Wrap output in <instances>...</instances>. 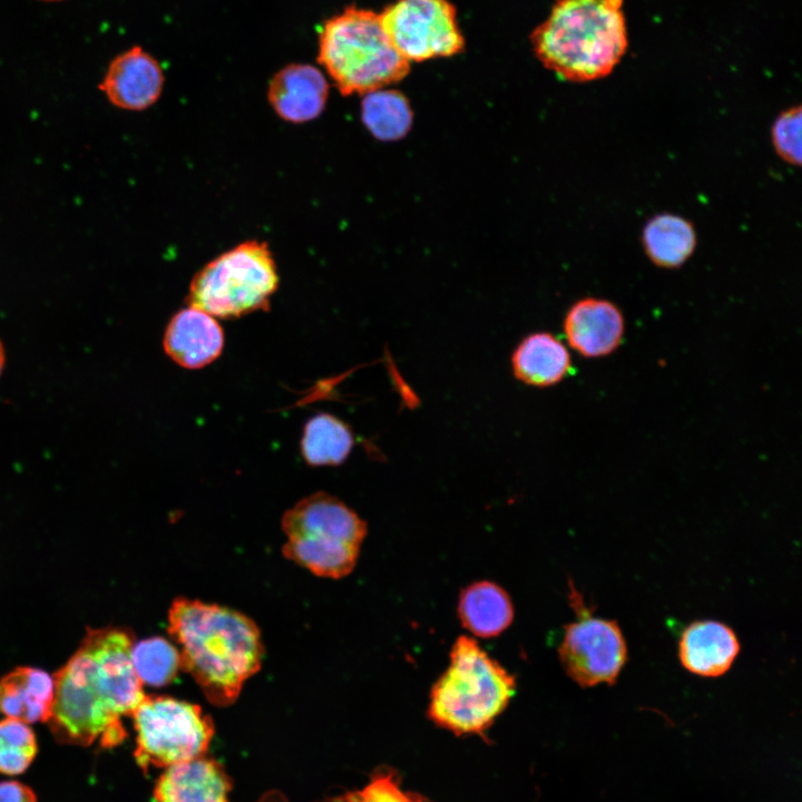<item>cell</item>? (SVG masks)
<instances>
[{"label": "cell", "instance_id": "30bf717a", "mask_svg": "<svg viewBox=\"0 0 802 802\" xmlns=\"http://www.w3.org/2000/svg\"><path fill=\"white\" fill-rule=\"evenodd\" d=\"M380 19L407 61L450 57L464 47L456 9L448 0H394Z\"/></svg>", "mask_w": 802, "mask_h": 802}, {"label": "cell", "instance_id": "4fadbf2b", "mask_svg": "<svg viewBox=\"0 0 802 802\" xmlns=\"http://www.w3.org/2000/svg\"><path fill=\"white\" fill-rule=\"evenodd\" d=\"M329 84L321 70L309 63H290L268 84V102L285 121L301 124L319 117L326 105Z\"/></svg>", "mask_w": 802, "mask_h": 802}, {"label": "cell", "instance_id": "484cf974", "mask_svg": "<svg viewBox=\"0 0 802 802\" xmlns=\"http://www.w3.org/2000/svg\"><path fill=\"white\" fill-rule=\"evenodd\" d=\"M346 802H429L419 794L404 791L392 772H380L361 790L349 793Z\"/></svg>", "mask_w": 802, "mask_h": 802}, {"label": "cell", "instance_id": "52a82bcc", "mask_svg": "<svg viewBox=\"0 0 802 802\" xmlns=\"http://www.w3.org/2000/svg\"><path fill=\"white\" fill-rule=\"evenodd\" d=\"M278 273L266 242L246 241L208 262L193 277L186 301L218 319L266 311L278 287Z\"/></svg>", "mask_w": 802, "mask_h": 802}, {"label": "cell", "instance_id": "7a4b0ae2", "mask_svg": "<svg viewBox=\"0 0 802 802\" xmlns=\"http://www.w3.org/2000/svg\"><path fill=\"white\" fill-rule=\"evenodd\" d=\"M169 636L180 669L216 706L233 704L244 683L260 671L264 647L256 624L246 615L216 604L176 598L168 612Z\"/></svg>", "mask_w": 802, "mask_h": 802}, {"label": "cell", "instance_id": "277c9868", "mask_svg": "<svg viewBox=\"0 0 802 802\" xmlns=\"http://www.w3.org/2000/svg\"><path fill=\"white\" fill-rule=\"evenodd\" d=\"M516 688L515 676L475 639L460 636L448 668L431 688L428 716L457 735L481 734L506 710Z\"/></svg>", "mask_w": 802, "mask_h": 802}, {"label": "cell", "instance_id": "44dd1931", "mask_svg": "<svg viewBox=\"0 0 802 802\" xmlns=\"http://www.w3.org/2000/svg\"><path fill=\"white\" fill-rule=\"evenodd\" d=\"M353 446L352 429L333 414H315L304 424L301 453L310 466H339L346 460Z\"/></svg>", "mask_w": 802, "mask_h": 802}, {"label": "cell", "instance_id": "ffe728a7", "mask_svg": "<svg viewBox=\"0 0 802 802\" xmlns=\"http://www.w3.org/2000/svg\"><path fill=\"white\" fill-rule=\"evenodd\" d=\"M640 241L646 256L654 265L678 268L693 255L697 234L687 218L678 214L659 213L644 224Z\"/></svg>", "mask_w": 802, "mask_h": 802}, {"label": "cell", "instance_id": "603a6c76", "mask_svg": "<svg viewBox=\"0 0 802 802\" xmlns=\"http://www.w3.org/2000/svg\"><path fill=\"white\" fill-rule=\"evenodd\" d=\"M131 661L141 683L150 686L158 687L172 683L180 671L176 646L163 637H150L134 643Z\"/></svg>", "mask_w": 802, "mask_h": 802}, {"label": "cell", "instance_id": "ba28073f", "mask_svg": "<svg viewBox=\"0 0 802 802\" xmlns=\"http://www.w3.org/2000/svg\"><path fill=\"white\" fill-rule=\"evenodd\" d=\"M130 717L134 756L145 772L204 755L214 735L213 720L198 705L170 696L145 695Z\"/></svg>", "mask_w": 802, "mask_h": 802}, {"label": "cell", "instance_id": "e0dca14e", "mask_svg": "<svg viewBox=\"0 0 802 802\" xmlns=\"http://www.w3.org/2000/svg\"><path fill=\"white\" fill-rule=\"evenodd\" d=\"M514 375L520 382L546 388L563 381L571 370L566 345L549 332H536L524 338L511 354Z\"/></svg>", "mask_w": 802, "mask_h": 802}, {"label": "cell", "instance_id": "9a60e30c", "mask_svg": "<svg viewBox=\"0 0 802 802\" xmlns=\"http://www.w3.org/2000/svg\"><path fill=\"white\" fill-rule=\"evenodd\" d=\"M232 783L222 764L199 755L164 771L154 788L156 802H228Z\"/></svg>", "mask_w": 802, "mask_h": 802}, {"label": "cell", "instance_id": "d4e9b609", "mask_svg": "<svg viewBox=\"0 0 802 802\" xmlns=\"http://www.w3.org/2000/svg\"><path fill=\"white\" fill-rule=\"evenodd\" d=\"M800 106L781 111L771 126V141L776 155L785 163L800 166L802 160Z\"/></svg>", "mask_w": 802, "mask_h": 802}, {"label": "cell", "instance_id": "5bb4252c", "mask_svg": "<svg viewBox=\"0 0 802 802\" xmlns=\"http://www.w3.org/2000/svg\"><path fill=\"white\" fill-rule=\"evenodd\" d=\"M163 346L176 364L186 369H200L221 355L224 332L214 316L188 306L175 313L168 322Z\"/></svg>", "mask_w": 802, "mask_h": 802}, {"label": "cell", "instance_id": "8992f818", "mask_svg": "<svg viewBox=\"0 0 802 802\" xmlns=\"http://www.w3.org/2000/svg\"><path fill=\"white\" fill-rule=\"evenodd\" d=\"M283 555L316 576L342 578L355 567L365 521L340 499L317 491L287 509Z\"/></svg>", "mask_w": 802, "mask_h": 802}, {"label": "cell", "instance_id": "7402d4cb", "mask_svg": "<svg viewBox=\"0 0 802 802\" xmlns=\"http://www.w3.org/2000/svg\"><path fill=\"white\" fill-rule=\"evenodd\" d=\"M361 117L374 137L387 141L402 138L412 124V110L405 96L382 88L365 94Z\"/></svg>", "mask_w": 802, "mask_h": 802}, {"label": "cell", "instance_id": "3957f363", "mask_svg": "<svg viewBox=\"0 0 802 802\" xmlns=\"http://www.w3.org/2000/svg\"><path fill=\"white\" fill-rule=\"evenodd\" d=\"M531 43L542 65L566 80L603 78L627 49L623 0H556Z\"/></svg>", "mask_w": 802, "mask_h": 802}, {"label": "cell", "instance_id": "ac0fdd59", "mask_svg": "<svg viewBox=\"0 0 802 802\" xmlns=\"http://www.w3.org/2000/svg\"><path fill=\"white\" fill-rule=\"evenodd\" d=\"M53 694V678L48 673L18 667L0 679V712L25 723L47 722Z\"/></svg>", "mask_w": 802, "mask_h": 802}, {"label": "cell", "instance_id": "83f0119b", "mask_svg": "<svg viewBox=\"0 0 802 802\" xmlns=\"http://www.w3.org/2000/svg\"><path fill=\"white\" fill-rule=\"evenodd\" d=\"M6 364V351L2 341L0 340V375Z\"/></svg>", "mask_w": 802, "mask_h": 802}, {"label": "cell", "instance_id": "8fae6325", "mask_svg": "<svg viewBox=\"0 0 802 802\" xmlns=\"http://www.w3.org/2000/svg\"><path fill=\"white\" fill-rule=\"evenodd\" d=\"M164 82L158 60L135 46L111 60L99 89L114 106L138 111L158 100Z\"/></svg>", "mask_w": 802, "mask_h": 802}, {"label": "cell", "instance_id": "cb8c5ba5", "mask_svg": "<svg viewBox=\"0 0 802 802\" xmlns=\"http://www.w3.org/2000/svg\"><path fill=\"white\" fill-rule=\"evenodd\" d=\"M37 740L27 723L7 717L0 721V773L25 772L37 754Z\"/></svg>", "mask_w": 802, "mask_h": 802}, {"label": "cell", "instance_id": "4316f807", "mask_svg": "<svg viewBox=\"0 0 802 802\" xmlns=\"http://www.w3.org/2000/svg\"><path fill=\"white\" fill-rule=\"evenodd\" d=\"M0 802H37L35 792L18 781L0 782Z\"/></svg>", "mask_w": 802, "mask_h": 802}, {"label": "cell", "instance_id": "d6986e66", "mask_svg": "<svg viewBox=\"0 0 802 802\" xmlns=\"http://www.w3.org/2000/svg\"><path fill=\"white\" fill-rule=\"evenodd\" d=\"M462 626L476 636L490 638L503 633L512 623L514 605L499 585L480 580L462 589L458 602Z\"/></svg>", "mask_w": 802, "mask_h": 802}, {"label": "cell", "instance_id": "7c38bea8", "mask_svg": "<svg viewBox=\"0 0 802 802\" xmlns=\"http://www.w3.org/2000/svg\"><path fill=\"white\" fill-rule=\"evenodd\" d=\"M568 344L584 358H602L622 344L625 319L620 309L600 297H584L575 302L564 319Z\"/></svg>", "mask_w": 802, "mask_h": 802}, {"label": "cell", "instance_id": "2e32d148", "mask_svg": "<svg viewBox=\"0 0 802 802\" xmlns=\"http://www.w3.org/2000/svg\"><path fill=\"white\" fill-rule=\"evenodd\" d=\"M740 653L734 630L724 623L705 619L691 623L681 634L678 657L688 672L703 677L725 674Z\"/></svg>", "mask_w": 802, "mask_h": 802}, {"label": "cell", "instance_id": "5b68a950", "mask_svg": "<svg viewBox=\"0 0 802 802\" xmlns=\"http://www.w3.org/2000/svg\"><path fill=\"white\" fill-rule=\"evenodd\" d=\"M317 61L344 96L394 84L410 68L388 37L380 14L356 7L344 9L322 25Z\"/></svg>", "mask_w": 802, "mask_h": 802}, {"label": "cell", "instance_id": "6da1fadb", "mask_svg": "<svg viewBox=\"0 0 802 802\" xmlns=\"http://www.w3.org/2000/svg\"><path fill=\"white\" fill-rule=\"evenodd\" d=\"M133 633L126 628L88 629L80 647L53 675L49 720L63 744L119 745L126 736L121 717L130 716L145 694L131 661Z\"/></svg>", "mask_w": 802, "mask_h": 802}, {"label": "cell", "instance_id": "9c48e42d", "mask_svg": "<svg viewBox=\"0 0 802 802\" xmlns=\"http://www.w3.org/2000/svg\"><path fill=\"white\" fill-rule=\"evenodd\" d=\"M568 597L576 619L565 626L558 649L563 668L581 687L615 684L627 661V645L619 625L614 619L594 616L573 583Z\"/></svg>", "mask_w": 802, "mask_h": 802}]
</instances>
